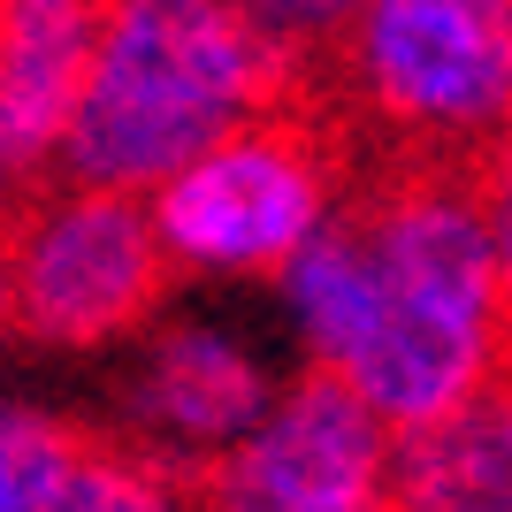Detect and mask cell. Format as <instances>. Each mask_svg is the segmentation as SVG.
<instances>
[{
    "instance_id": "cell-1",
    "label": "cell",
    "mask_w": 512,
    "mask_h": 512,
    "mask_svg": "<svg viewBox=\"0 0 512 512\" xmlns=\"http://www.w3.org/2000/svg\"><path fill=\"white\" fill-rule=\"evenodd\" d=\"M276 329L398 436L444 421L512 360V306L474 169L375 161L276 283Z\"/></svg>"
},
{
    "instance_id": "cell-3",
    "label": "cell",
    "mask_w": 512,
    "mask_h": 512,
    "mask_svg": "<svg viewBox=\"0 0 512 512\" xmlns=\"http://www.w3.org/2000/svg\"><path fill=\"white\" fill-rule=\"evenodd\" d=\"M306 92L367 161L474 169L512 130V0H360Z\"/></svg>"
},
{
    "instance_id": "cell-13",
    "label": "cell",
    "mask_w": 512,
    "mask_h": 512,
    "mask_svg": "<svg viewBox=\"0 0 512 512\" xmlns=\"http://www.w3.org/2000/svg\"><path fill=\"white\" fill-rule=\"evenodd\" d=\"M0 344H16V291H8V268H0Z\"/></svg>"
},
{
    "instance_id": "cell-7",
    "label": "cell",
    "mask_w": 512,
    "mask_h": 512,
    "mask_svg": "<svg viewBox=\"0 0 512 512\" xmlns=\"http://www.w3.org/2000/svg\"><path fill=\"white\" fill-rule=\"evenodd\" d=\"M398 451L406 436L344 375L299 360L207 474V497L237 512H375L398 505Z\"/></svg>"
},
{
    "instance_id": "cell-11",
    "label": "cell",
    "mask_w": 512,
    "mask_h": 512,
    "mask_svg": "<svg viewBox=\"0 0 512 512\" xmlns=\"http://www.w3.org/2000/svg\"><path fill=\"white\" fill-rule=\"evenodd\" d=\"M230 8L276 46L299 85H314L321 69H329V54L344 46V31L360 16V0H230Z\"/></svg>"
},
{
    "instance_id": "cell-8",
    "label": "cell",
    "mask_w": 512,
    "mask_h": 512,
    "mask_svg": "<svg viewBox=\"0 0 512 512\" xmlns=\"http://www.w3.org/2000/svg\"><path fill=\"white\" fill-rule=\"evenodd\" d=\"M176 497L184 490L115 428L0 390V512H153Z\"/></svg>"
},
{
    "instance_id": "cell-2",
    "label": "cell",
    "mask_w": 512,
    "mask_h": 512,
    "mask_svg": "<svg viewBox=\"0 0 512 512\" xmlns=\"http://www.w3.org/2000/svg\"><path fill=\"white\" fill-rule=\"evenodd\" d=\"M306 92L230 0H107L62 169L153 192L222 130Z\"/></svg>"
},
{
    "instance_id": "cell-10",
    "label": "cell",
    "mask_w": 512,
    "mask_h": 512,
    "mask_svg": "<svg viewBox=\"0 0 512 512\" xmlns=\"http://www.w3.org/2000/svg\"><path fill=\"white\" fill-rule=\"evenodd\" d=\"M398 505L421 512H512V360L398 451Z\"/></svg>"
},
{
    "instance_id": "cell-14",
    "label": "cell",
    "mask_w": 512,
    "mask_h": 512,
    "mask_svg": "<svg viewBox=\"0 0 512 512\" xmlns=\"http://www.w3.org/2000/svg\"><path fill=\"white\" fill-rule=\"evenodd\" d=\"M16 192H23L16 176H0V237H8V214H16Z\"/></svg>"
},
{
    "instance_id": "cell-9",
    "label": "cell",
    "mask_w": 512,
    "mask_h": 512,
    "mask_svg": "<svg viewBox=\"0 0 512 512\" xmlns=\"http://www.w3.org/2000/svg\"><path fill=\"white\" fill-rule=\"evenodd\" d=\"M100 16L107 0H0V176L39 184L62 169Z\"/></svg>"
},
{
    "instance_id": "cell-6",
    "label": "cell",
    "mask_w": 512,
    "mask_h": 512,
    "mask_svg": "<svg viewBox=\"0 0 512 512\" xmlns=\"http://www.w3.org/2000/svg\"><path fill=\"white\" fill-rule=\"evenodd\" d=\"M283 360L245 314L230 306H161L138 337L115 352L107 428L146 467H161L184 497H207V474L276 398Z\"/></svg>"
},
{
    "instance_id": "cell-4",
    "label": "cell",
    "mask_w": 512,
    "mask_h": 512,
    "mask_svg": "<svg viewBox=\"0 0 512 512\" xmlns=\"http://www.w3.org/2000/svg\"><path fill=\"white\" fill-rule=\"evenodd\" d=\"M352 161L360 146L344 138L329 107H306V92L222 130L207 153H192L146 192L176 283H199V291L276 283L352 199L360 184Z\"/></svg>"
},
{
    "instance_id": "cell-12",
    "label": "cell",
    "mask_w": 512,
    "mask_h": 512,
    "mask_svg": "<svg viewBox=\"0 0 512 512\" xmlns=\"http://www.w3.org/2000/svg\"><path fill=\"white\" fill-rule=\"evenodd\" d=\"M474 184H482V214H490V237H497V276H505V306H512V130L474 161Z\"/></svg>"
},
{
    "instance_id": "cell-5",
    "label": "cell",
    "mask_w": 512,
    "mask_h": 512,
    "mask_svg": "<svg viewBox=\"0 0 512 512\" xmlns=\"http://www.w3.org/2000/svg\"><path fill=\"white\" fill-rule=\"evenodd\" d=\"M0 268L16 291V344H39L54 360L123 352L176 291L146 192L92 184L69 169L16 192Z\"/></svg>"
}]
</instances>
